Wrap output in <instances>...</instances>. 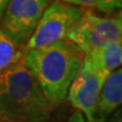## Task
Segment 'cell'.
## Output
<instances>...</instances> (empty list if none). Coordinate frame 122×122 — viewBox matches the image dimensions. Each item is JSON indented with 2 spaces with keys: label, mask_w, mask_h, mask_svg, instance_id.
<instances>
[{
  "label": "cell",
  "mask_w": 122,
  "mask_h": 122,
  "mask_svg": "<svg viewBox=\"0 0 122 122\" xmlns=\"http://www.w3.org/2000/svg\"><path fill=\"white\" fill-rule=\"evenodd\" d=\"M82 60L81 53L63 40L25 52L22 62L53 109L66 100Z\"/></svg>",
  "instance_id": "1"
},
{
  "label": "cell",
  "mask_w": 122,
  "mask_h": 122,
  "mask_svg": "<svg viewBox=\"0 0 122 122\" xmlns=\"http://www.w3.org/2000/svg\"><path fill=\"white\" fill-rule=\"evenodd\" d=\"M52 110L22 60L0 71V122H50Z\"/></svg>",
  "instance_id": "2"
},
{
  "label": "cell",
  "mask_w": 122,
  "mask_h": 122,
  "mask_svg": "<svg viewBox=\"0 0 122 122\" xmlns=\"http://www.w3.org/2000/svg\"><path fill=\"white\" fill-rule=\"evenodd\" d=\"M85 11L81 7L67 4L60 0H53L25 45L24 52L65 40L67 33Z\"/></svg>",
  "instance_id": "3"
},
{
  "label": "cell",
  "mask_w": 122,
  "mask_h": 122,
  "mask_svg": "<svg viewBox=\"0 0 122 122\" xmlns=\"http://www.w3.org/2000/svg\"><path fill=\"white\" fill-rule=\"evenodd\" d=\"M65 41L86 56L109 43L122 41V35L114 18L102 17L86 10L67 33Z\"/></svg>",
  "instance_id": "4"
},
{
  "label": "cell",
  "mask_w": 122,
  "mask_h": 122,
  "mask_svg": "<svg viewBox=\"0 0 122 122\" xmlns=\"http://www.w3.org/2000/svg\"><path fill=\"white\" fill-rule=\"evenodd\" d=\"M53 0H9L2 17V30L20 46L33 35L46 8Z\"/></svg>",
  "instance_id": "5"
},
{
  "label": "cell",
  "mask_w": 122,
  "mask_h": 122,
  "mask_svg": "<svg viewBox=\"0 0 122 122\" xmlns=\"http://www.w3.org/2000/svg\"><path fill=\"white\" fill-rule=\"evenodd\" d=\"M105 79V76L85 56L69 86L66 99L76 111L81 112L86 116V120L96 116L100 93Z\"/></svg>",
  "instance_id": "6"
},
{
  "label": "cell",
  "mask_w": 122,
  "mask_h": 122,
  "mask_svg": "<svg viewBox=\"0 0 122 122\" xmlns=\"http://www.w3.org/2000/svg\"><path fill=\"white\" fill-rule=\"evenodd\" d=\"M122 106V67L111 72L103 83L96 116L107 118Z\"/></svg>",
  "instance_id": "7"
},
{
  "label": "cell",
  "mask_w": 122,
  "mask_h": 122,
  "mask_svg": "<svg viewBox=\"0 0 122 122\" xmlns=\"http://www.w3.org/2000/svg\"><path fill=\"white\" fill-rule=\"evenodd\" d=\"M86 57L96 69L107 77L122 66V41L109 43L90 53Z\"/></svg>",
  "instance_id": "8"
},
{
  "label": "cell",
  "mask_w": 122,
  "mask_h": 122,
  "mask_svg": "<svg viewBox=\"0 0 122 122\" xmlns=\"http://www.w3.org/2000/svg\"><path fill=\"white\" fill-rule=\"evenodd\" d=\"M20 47V45L0 29V71L22 60L25 52Z\"/></svg>",
  "instance_id": "9"
},
{
  "label": "cell",
  "mask_w": 122,
  "mask_h": 122,
  "mask_svg": "<svg viewBox=\"0 0 122 122\" xmlns=\"http://www.w3.org/2000/svg\"><path fill=\"white\" fill-rule=\"evenodd\" d=\"M96 7L105 13H111L122 8V0H97Z\"/></svg>",
  "instance_id": "10"
},
{
  "label": "cell",
  "mask_w": 122,
  "mask_h": 122,
  "mask_svg": "<svg viewBox=\"0 0 122 122\" xmlns=\"http://www.w3.org/2000/svg\"><path fill=\"white\" fill-rule=\"evenodd\" d=\"M64 3L73 5L76 7H96L97 6V0H60Z\"/></svg>",
  "instance_id": "11"
},
{
  "label": "cell",
  "mask_w": 122,
  "mask_h": 122,
  "mask_svg": "<svg viewBox=\"0 0 122 122\" xmlns=\"http://www.w3.org/2000/svg\"><path fill=\"white\" fill-rule=\"evenodd\" d=\"M106 122H122V106L116 109Z\"/></svg>",
  "instance_id": "12"
},
{
  "label": "cell",
  "mask_w": 122,
  "mask_h": 122,
  "mask_svg": "<svg viewBox=\"0 0 122 122\" xmlns=\"http://www.w3.org/2000/svg\"><path fill=\"white\" fill-rule=\"evenodd\" d=\"M65 122H86V119L81 112L75 110V111L67 118V120Z\"/></svg>",
  "instance_id": "13"
},
{
  "label": "cell",
  "mask_w": 122,
  "mask_h": 122,
  "mask_svg": "<svg viewBox=\"0 0 122 122\" xmlns=\"http://www.w3.org/2000/svg\"><path fill=\"white\" fill-rule=\"evenodd\" d=\"M114 20H115L117 25L119 26L120 32H121V35H122V8L119 9V11H118L117 14L115 15V17H114Z\"/></svg>",
  "instance_id": "14"
},
{
  "label": "cell",
  "mask_w": 122,
  "mask_h": 122,
  "mask_svg": "<svg viewBox=\"0 0 122 122\" xmlns=\"http://www.w3.org/2000/svg\"><path fill=\"white\" fill-rule=\"evenodd\" d=\"M8 1L9 0H0V20H1L2 17H3V14L5 12L6 6L8 4Z\"/></svg>",
  "instance_id": "15"
},
{
  "label": "cell",
  "mask_w": 122,
  "mask_h": 122,
  "mask_svg": "<svg viewBox=\"0 0 122 122\" xmlns=\"http://www.w3.org/2000/svg\"><path fill=\"white\" fill-rule=\"evenodd\" d=\"M107 118H103V117H99V116H95L90 120H86V122H106Z\"/></svg>",
  "instance_id": "16"
}]
</instances>
